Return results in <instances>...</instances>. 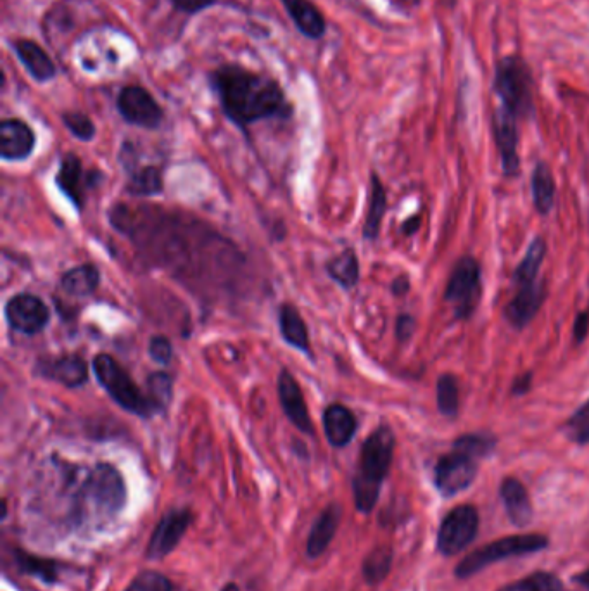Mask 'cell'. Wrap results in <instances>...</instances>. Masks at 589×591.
<instances>
[{
	"label": "cell",
	"instance_id": "cell-1",
	"mask_svg": "<svg viewBox=\"0 0 589 591\" xmlns=\"http://www.w3.org/2000/svg\"><path fill=\"white\" fill-rule=\"evenodd\" d=\"M209 83L218 96L223 115L241 130L256 121L289 120L292 116L291 102L277 80L239 64H225L211 71Z\"/></svg>",
	"mask_w": 589,
	"mask_h": 591
},
{
	"label": "cell",
	"instance_id": "cell-2",
	"mask_svg": "<svg viewBox=\"0 0 589 591\" xmlns=\"http://www.w3.org/2000/svg\"><path fill=\"white\" fill-rule=\"evenodd\" d=\"M394 433L389 426H380L361 446L360 464L353 479L356 510L370 514L379 500L380 488L393 464Z\"/></svg>",
	"mask_w": 589,
	"mask_h": 591
},
{
	"label": "cell",
	"instance_id": "cell-3",
	"mask_svg": "<svg viewBox=\"0 0 589 591\" xmlns=\"http://www.w3.org/2000/svg\"><path fill=\"white\" fill-rule=\"evenodd\" d=\"M493 92L500 99L501 108L519 120L534 118V80L529 64L520 54H510L496 63Z\"/></svg>",
	"mask_w": 589,
	"mask_h": 591
},
{
	"label": "cell",
	"instance_id": "cell-4",
	"mask_svg": "<svg viewBox=\"0 0 589 591\" xmlns=\"http://www.w3.org/2000/svg\"><path fill=\"white\" fill-rule=\"evenodd\" d=\"M92 369L99 384L111 396V400L125 412L142 419H151L158 414L147 393H142V389L133 382L127 370L123 369L113 356L106 353L95 356L92 360Z\"/></svg>",
	"mask_w": 589,
	"mask_h": 591
},
{
	"label": "cell",
	"instance_id": "cell-5",
	"mask_svg": "<svg viewBox=\"0 0 589 591\" xmlns=\"http://www.w3.org/2000/svg\"><path fill=\"white\" fill-rule=\"evenodd\" d=\"M548 545V540L541 534H519V536H508L503 540L493 541L486 547L475 550L474 553L467 555L460 562L456 569V574L460 578H469L475 572L482 571L498 560L510 559V557H519L527 553L539 552Z\"/></svg>",
	"mask_w": 589,
	"mask_h": 591
},
{
	"label": "cell",
	"instance_id": "cell-6",
	"mask_svg": "<svg viewBox=\"0 0 589 591\" xmlns=\"http://www.w3.org/2000/svg\"><path fill=\"white\" fill-rule=\"evenodd\" d=\"M481 293V267L474 258L465 256L453 268L444 298L450 303L456 318L467 320L477 310Z\"/></svg>",
	"mask_w": 589,
	"mask_h": 591
},
{
	"label": "cell",
	"instance_id": "cell-7",
	"mask_svg": "<svg viewBox=\"0 0 589 591\" xmlns=\"http://www.w3.org/2000/svg\"><path fill=\"white\" fill-rule=\"evenodd\" d=\"M82 493L95 510L106 515L120 512L127 502L125 481L111 464L95 465L83 483Z\"/></svg>",
	"mask_w": 589,
	"mask_h": 591
},
{
	"label": "cell",
	"instance_id": "cell-8",
	"mask_svg": "<svg viewBox=\"0 0 589 591\" xmlns=\"http://www.w3.org/2000/svg\"><path fill=\"white\" fill-rule=\"evenodd\" d=\"M479 529V514L472 505H460L444 517L437 534V548L443 555L463 552L474 541Z\"/></svg>",
	"mask_w": 589,
	"mask_h": 591
},
{
	"label": "cell",
	"instance_id": "cell-9",
	"mask_svg": "<svg viewBox=\"0 0 589 591\" xmlns=\"http://www.w3.org/2000/svg\"><path fill=\"white\" fill-rule=\"evenodd\" d=\"M116 108L127 123L146 130H156L165 120V113L158 101L151 96L149 90L140 85H127L125 89H121Z\"/></svg>",
	"mask_w": 589,
	"mask_h": 591
},
{
	"label": "cell",
	"instance_id": "cell-10",
	"mask_svg": "<svg viewBox=\"0 0 589 591\" xmlns=\"http://www.w3.org/2000/svg\"><path fill=\"white\" fill-rule=\"evenodd\" d=\"M7 325L23 336H37L51 322V310L44 301L30 293H19L4 308Z\"/></svg>",
	"mask_w": 589,
	"mask_h": 591
},
{
	"label": "cell",
	"instance_id": "cell-11",
	"mask_svg": "<svg viewBox=\"0 0 589 591\" xmlns=\"http://www.w3.org/2000/svg\"><path fill=\"white\" fill-rule=\"evenodd\" d=\"M477 460L469 453L453 448V452L439 458L436 465V486L444 496L467 490L477 476Z\"/></svg>",
	"mask_w": 589,
	"mask_h": 591
},
{
	"label": "cell",
	"instance_id": "cell-12",
	"mask_svg": "<svg viewBox=\"0 0 589 591\" xmlns=\"http://www.w3.org/2000/svg\"><path fill=\"white\" fill-rule=\"evenodd\" d=\"M519 118L505 108L494 109L491 116L494 142L501 158V168L507 177H517L520 173L519 158Z\"/></svg>",
	"mask_w": 589,
	"mask_h": 591
},
{
	"label": "cell",
	"instance_id": "cell-13",
	"mask_svg": "<svg viewBox=\"0 0 589 591\" xmlns=\"http://www.w3.org/2000/svg\"><path fill=\"white\" fill-rule=\"evenodd\" d=\"M192 517L194 515L189 509H173L166 512L156 529L152 531L151 540L147 543V559L161 560L168 557L184 538L192 524Z\"/></svg>",
	"mask_w": 589,
	"mask_h": 591
},
{
	"label": "cell",
	"instance_id": "cell-14",
	"mask_svg": "<svg viewBox=\"0 0 589 591\" xmlns=\"http://www.w3.org/2000/svg\"><path fill=\"white\" fill-rule=\"evenodd\" d=\"M35 374L64 388L76 389L89 381V365L80 355L51 356L38 360Z\"/></svg>",
	"mask_w": 589,
	"mask_h": 591
},
{
	"label": "cell",
	"instance_id": "cell-15",
	"mask_svg": "<svg viewBox=\"0 0 589 591\" xmlns=\"http://www.w3.org/2000/svg\"><path fill=\"white\" fill-rule=\"evenodd\" d=\"M99 172H83L82 161L75 154H66L59 172L56 175V185L68 201L75 206L76 211H82L85 208V189L97 185V178H101Z\"/></svg>",
	"mask_w": 589,
	"mask_h": 591
},
{
	"label": "cell",
	"instance_id": "cell-16",
	"mask_svg": "<svg viewBox=\"0 0 589 591\" xmlns=\"http://www.w3.org/2000/svg\"><path fill=\"white\" fill-rule=\"evenodd\" d=\"M277 391H279L280 407L284 410L285 417L289 419L292 426L301 433L313 436L315 427H313L310 412H308L306 401H304L303 389L292 372L287 369L280 370Z\"/></svg>",
	"mask_w": 589,
	"mask_h": 591
},
{
	"label": "cell",
	"instance_id": "cell-17",
	"mask_svg": "<svg viewBox=\"0 0 589 591\" xmlns=\"http://www.w3.org/2000/svg\"><path fill=\"white\" fill-rule=\"evenodd\" d=\"M37 146L33 128L18 118H6L0 123V156L4 161H25Z\"/></svg>",
	"mask_w": 589,
	"mask_h": 591
},
{
	"label": "cell",
	"instance_id": "cell-18",
	"mask_svg": "<svg viewBox=\"0 0 589 591\" xmlns=\"http://www.w3.org/2000/svg\"><path fill=\"white\" fill-rule=\"evenodd\" d=\"M546 298L545 284L534 282L529 286H520L517 294L505 308V318L515 327L524 329L531 324L532 318L536 317L539 308Z\"/></svg>",
	"mask_w": 589,
	"mask_h": 591
},
{
	"label": "cell",
	"instance_id": "cell-19",
	"mask_svg": "<svg viewBox=\"0 0 589 591\" xmlns=\"http://www.w3.org/2000/svg\"><path fill=\"white\" fill-rule=\"evenodd\" d=\"M322 424L325 438L334 448L348 446L358 431V420L355 414L341 403H332L325 408Z\"/></svg>",
	"mask_w": 589,
	"mask_h": 591
},
{
	"label": "cell",
	"instance_id": "cell-20",
	"mask_svg": "<svg viewBox=\"0 0 589 591\" xmlns=\"http://www.w3.org/2000/svg\"><path fill=\"white\" fill-rule=\"evenodd\" d=\"M11 47L35 82L47 83L56 77V64L37 42L30 39H18L11 42Z\"/></svg>",
	"mask_w": 589,
	"mask_h": 591
},
{
	"label": "cell",
	"instance_id": "cell-21",
	"mask_svg": "<svg viewBox=\"0 0 589 591\" xmlns=\"http://www.w3.org/2000/svg\"><path fill=\"white\" fill-rule=\"evenodd\" d=\"M292 23L306 39L320 40L327 32V21L322 11L311 0H282Z\"/></svg>",
	"mask_w": 589,
	"mask_h": 591
},
{
	"label": "cell",
	"instance_id": "cell-22",
	"mask_svg": "<svg viewBox=\"0 0 589 591\" xmlns=\"http://www.w3.org/2000/svg\"><path fill=\"white\" fill-rule=\"evenodd\" d=\"M341 517L342 510L337 503H330L329 507L318 515L306 541V553L310 559H318L329 548L339 529Z\"/></svg>",
	"mask_w": 589,
	"mask_h": 591
},
{
	"label": "cell",
	"instance_id": "cell-23",
	"mask_svg": "<svg viewBox=\"0 0 589 591\" xmlns=\"http://www.w3.org/2000/svg\"><path fill=\"white\" fill-rule=\"evenodd\" d=\"M279 329L280 334L284 337L285 343L301 351L304 355L313 358L311 353L310 332H308V325L301 317L298 308L294 305L280 306L279 310Z\"/></svg>",
	"mask_w": 589,
	"mask_h": 591
},
{
	"label": "cell",
	"instance_id": "cell-24",
	"mask_svg": "<svg viewBox=\"0 0 589 591\" xmlns=\"http://www.w3.org/2000/svg\"><path fill=\"white\" fill-rule=\"evenodd\" d=\"M501 500L505 503L508 517L512 519L515 526H527L532 517V505L527 495V490L524 484L508 477L501 484Z\"/></svg>",
	"mask_w": 589,
	"mask_h": 591
},
{
	"label": "cell",
	"instance_id": "cell-25",
	"mask_svg": "<svg viewBox=\"0 0 589 591\" xmlns=\"http://www.w3.org/2000/svg\"><path fill=\"white\" fill-rule=\"evenodd\" d=\"M387 210V194L380 178L370 175V199H368L367 218L363 225V237L367 241H375L380 234V225Z\"/></svg>",
	"mask_w": 589,
	"mask_h": 591
},
{
	"label": "cell",
	"instance_id": "cell-26",
	"mask_svg": "<svg viewBox=\"0 0 589 591\" xmlns=\"http://www.w3.org/2000/svg\"><path fill=\"white\" fill-rule=\"evenodd\" d=\"M101 282V272L94 265H80V267L71 268L61 279V287L64 293L75 296V298H87L94 294Z\"/></svg>",
	"mask_w": 589,
	"mask_h": 591
},
{
	"label": "cell",
	"instance_id": "cell-27",
	"mask_svg": "<svg viewBox=\"0 0 589 591\" xmlns=\"http://www.w3.org/2000/svg\"><path fill=\"white\" fill-rule=\"evenodd\" d=\"M327 275L342 289H353L360 280V263L353 249H344L341 255L327 263Z\"/></svg>",
	"mask_w": 589,
	"mask_h": 591
},
{
	"label": "cell",
	"instance_id": "cell-28",
	"mask_svg": "<svg viewBox=\"0 0 589 591\" xmlns=\"http://www.w3.org/2000/svg\"><path fill=\"white\" fill-rule=\"evenodd\" d=\"M546 256V242L538 237L531 242L527 248V253L520 261L515 272H513L512 282L515 286H529L538 282L539 268L543 265Z\"/></svg>",
	"mask_w": 589,
	"mask_h": 591
},
{
	"label": "cell",
	"instance_id": "cell-29",
	"mask_svg": "<svg viewBox=\"0 0 589 591\" xmlns=\"http://www.w3.org/2000/svg\"><path fill=\"white\" fill-rule=\"evenodd\" d=\"M532 197H534V206L539 213H550L555 203V178L551 173L550 166L546 163H538L534 172H532Z\"/></svg>",
	"mask_w": 589,
	"mask_h": 591
},
{
	"label": "cell",
	"instance_id": "cell-30",
	"mask_svg": "<svg viewBox=\"0 0 589 591\" xmlns=\"http://www.w3.org/2000/svg\"><path fill=\"white\" fill-rule=\"evenodd\" d=\"M13 557L16 560V566L23 574L40 579L44 583H56L59 579L61 566L57 564L56 560L42 559V557L23 552V550H16Z\"/></svg>",
	"mask_w": 589,
	"mask_h": 591
},
{
	"label": "cell",
	"instance_id": "cell-31",
	"mask_svg": "<svg viewBox=\"0 0 589 591\" xmlns=\"http://www.w3.org/2000/svg\"><path fill=\"white\" fill-rule=\"evenodd\" d=\"M165 189L158 166H142L128 175L127 192L137 197L158 196Z\"/></svg>",
	"mask_w": 589,
	"mask_h": 591
},
{
	"label": "cell",
	"instance_id": "cell-32",
	"mask_svg": "<svg viewBox=\"0 0 589 591\" xmlns=\"http://www.w3.org/2000/svg\"><path fill=\"white\" fill-rule=\"evenodd\" d=\"M393 564V552L389 547H377L368 553L367 559L363 560V576L368 583H380L391 571Z\"/></svg>",
	"mask_w": 589,
	"mask_h": 591
},
{
	"label": "cell",
	"instance_id": "cell-33",
	"mask_svg": "<svg viewBox=\"0 0 589 591\" xmlns=\"http://www.w3.org/2000/svg\"><path fill=\"white\" fill-rule=\"evenodd\" d=\"M437 408L446 417H455L460 408L458 382L453 375L444 374L439 377L436 386Z\"/></svg>",
	"mask_w": 589,
	"mask_h": 591
},
{
	"label": "cell",
	"instance_id": "cell-34",
	"mask_svg": "<svg viewBox=\"0 0 589 591\" xmlns=\"http://www.w3.org/2000/svg\"><path fill=\"white\" fill-rule=\"evenodd\" d=\"M147 396L156 408V412H165L173 396V381L166 372H154L147 377Z\"/></svg>",
	"mask_w": 589,
	"mask_h": 591
},
{
	"label": "cell",
	"instance_id": "cell-35",
	"mask_svg": "<svg viewBox=\"0 0 589 591\" xmlns=\"http://www.w3.org/2000/svg\"><path fill=\"white\" fill-rule=\"evenodd\" d=\"M500 591H564V585L550 572H534L517 583L501 588Z\"/></svg>",
	"mask_w": 589,
	"mask_h": 591
},
{
	"label": "cell",
	"instance_id": "cell-36",
	"mask_svg": "<svg viewBox=\"0 0 589 591\" xmlns=\"http://www.w3.org/2000/svg\"><path fill=\"white\" fill-rule=\"evenodd\" d=\"M564 433L577 445H589V400L570 415V419L565 422Z\"/></svg>",
	"mask_w": 589,
	"mask_h": 591
},
{
	"label": "cell",
	"instance_id": "cell-37",
	"mask_svg": "<svg viewBox=\"0 0 589 591\" xmlns=\"http://www.w3.org/2000/svg\"><path fill=\"white\" fill-rule=\"evenodd\" d=\"M125 591H173V583L163 572L146 569L132 579Z\"/></svg>",
	"mask_w": 589,
	"mask_h": 591
},
{
	"label": "cell",
	"instance_id": "cell-38",
	"mask_svg": "<svg viewBox=\"0 0 589 591\" xmlns=\"http://www.w3.org/2000/svg\"><path fill=\"white\" fill-rule=\"evenodd\" d=\"M453 448L469 453L472 457L482 458L493 452L494 438L489 434H467V436L456 439Z\"/></svg>",
	"mask_w": 589,
	"mask_h": 591
},
{
	"label": "cell",
	"instance_id": "cell-39",
	"mask_svg": "<svg viewBox=\"0 0 589 591\" xmlns=\"http://www.w3.org/2000/svg\"><path fill=\"white\" fill-rule=\"evenodd\" d=\"M63 123L66 130H70V134L73 137L83 140V142L94 140L95 134H97L94 121L90 120L89 116L85 115V113H76V111L64 113Z\"/></svg>",
	"mask_w": 589,
	"mask_h": 591
},
{
	"label": "cell",
	"instance_id": "cell-40",
	"mask_svg": "<svg viewBox=\"0 0 589 591\" xmlns=\"http://www.w3.org/2000/svg\"><path fill=\"white\" fill-rule=\"evenodd\" d=\"M149 356L159 365H170L173 358V346L166 336H154L149 341Z\"/></svg>",
	"mask_w": 589,
	"mask_h": 591
},
{
	"label": "cell",
	"instance_id": "cell-41",
	"mask_svg": "<svg viewBox=\"0 0 589 591\" xmlns=\"http://www.w3.org/2000/svg\"><path fill=\"white\" fill-rule=\"evenodd\" d=\"M171 2L180 13L197 14L208 7L215 6L218 0H171Z\"/></svg>",
	"mask_w": 589,
	"mask_h": 591
},
{
	"label": "cell",
	"instance_id": "cell-42",
	"mask_svg": "<svg viewBox=\"0 0 589 591\" xmlns=\"http://www.w3.org/2000/svg\"><path fill=\"white\" fill-rule=\"evenodd\" d=\"M120 163L123 166V170L130 175V173L137 170V153H135V147L132 142H123L120 153Z\"/></svg>",
	"mask_w": 589,
	"mask_h": 591
},
{
	"label": "cell",
	"instance_id": "cell-43",
	"mask_svg": "<svg viewBox=\"0 0 589 591\" xmlns=\"http://www.w3.org/2000/svg\"><path fill=\"white\" fill-rule=\"evenodd\" d=\"M413 332H415V320L412 315H408V313L399 315L396 320V337L399 341H408L413 336Z\"/></svg>",
	"mask_w": 589,
	"mask_h": 591
},
{
	"label": "cell",
	"instance_id": "cell-44",
	"mask_svg": "<svg viewBox=\"0 0 589 591\" xmlns=\"http://www.w3.org/2000/svg\"><path fill=\"white\" fill-rule=\"evenodd\" d=\"M589 332V312H581L574 320V327H572V334L576 339L577 344L583 343L584 339L588 337Z\"/></svg>",
	"mask_w": 589,
	"mask_h": 591
},
{
	"label": "cell",
	"instance_id": "cell-45",
	"mask_svg": "<svg viewBox=\"0 0 589 591\" xmlns=\"http://www.w3.org/2000/svg\"><path fill=\"white\" fill-rule=\"evenodd\" d=\"M532 386V374L531 372H527V374L520 375L517 377V381L513 382L512 393L513 394H526Z\"/></svg>",
	"mask_w": 589,
	"mask_h": 591
},
{
	"label": "cell",
	"instance_id": "cell-46",
	"mask_svg": "<svg viewBox=\"0 0 589 591\" xmlns=\"http://www.w3.org/2000/svg\"><path fill=\"white\" fill-rule=\"evenodd\" d=\"M394 296H405L410 291V280L405 275H401L398 279H394L393 286H391Z\"/></svg>",
	"mask_w": 589,
	"mask_h": 591
},
{
	"label": "cell",
	"instance_id": "cell-47",
	"mask_svg": "<svg viewBox=\"0 0 589 591\" xmlns=\"http://www.w3.org/2000/svg\"><path fill=\"white\" fill-rule=\"evenodd\" d=\"M418 225H420V218L413 217L410 222H406L405 225H403V232L410 236V234H413V232L418 229Z\"/></svg>",
	"mask_w": 589,
	"mask_h": 591
},
{
	"label": "cell",
	"instance_id": "cell-48",
	"mask_svg": "<svg viewBox=\"0 0 589 591\" xmlns=\"http://www.w3.org/2000/svg\"><path fill=\"white\" fill-rule=\"evenodd\" d=\"M577 581H579L581 585L586 586V588H588L589 590V571H586L584 572V574H581V576L577 578Z\"/></svg>",
	"mask_w": 589,
	"mask_h": 591
},
{
	"label": "cell",
	"instance_id": "cell-49",
	"mask_svg": "<svg viewBox=\"0 0 589 591\" xmlns=\"http://www.w3.org/2000/svg\"><path fill=\"white\" fill-rule=\"evenodd\" d=\"M456 2H458V0H439V4H441V6L446 7V9H455L456 7Z\"/></svg>",
	"mask_w": 589,
	"mask_h": 591
},
{
	"label": "cell",
	"instance_id": "cell-50",
	"mask_svg": "<svg viewBox=\"0 0 589 591\" xmlns=\"http://www.w3.org/2000/svg\"><path fill=\"white\" fill-rule=\"evenodd\" d=\"M222 591H241V590H239V586L235 585V583H228V585L223 586Z\"/></svg>",
	"mask_w": 589,
	"mask_h": 591
}]
</instances>
